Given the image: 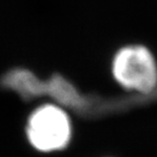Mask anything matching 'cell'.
<instances>
[{"mask_svg": "<svg viewBox=\"0 0 157 157\" xmlns=\"http://www.w3.org/2000/svg\"><path fill=\"white\" fill-rule=\"evenodd\" d=\"M111 74L127 90L150 93L157 84V66L152 52L141 45L119 49L111 61Z\"/></svg>", "mask_w": 157, "mask_h": 157, "instance_id": "obj_2", "label": "cell"}, {"mask_svg": "<svg viewBox=\"0 0 157 157\" xmlns=\"http://www.w3.org/2000/svg\"><path fill=\"white\" fill-rule=\"evenodd\" d=\"M72 121L60 106L46 104L29 113L25 124L27 142L44 154L63 151L72 139Z\"/></svg>", "mask_w": 157, "mask_h": 157, "instance_id": "obj_1", "label": "cell"}]
</instances>
